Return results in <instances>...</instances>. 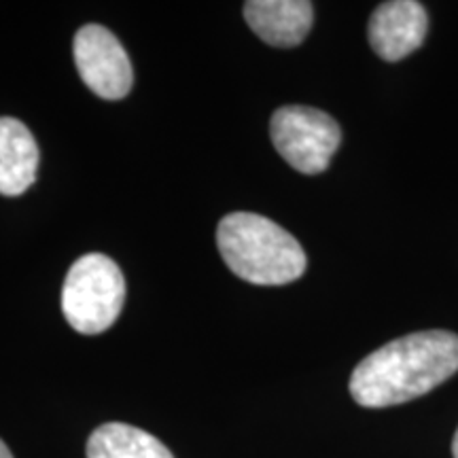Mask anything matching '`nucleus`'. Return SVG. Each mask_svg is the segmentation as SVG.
Masks as SVG:
<instances>
[{"mask_svg": "<svg viewBox=\"0 0 458 458\" xmlns=\"http://www.w3.org/2000/svg\"><path fill=\"white\" fill-rule=\"evenodd\" d=\"M458 371V335L416 331L365 357L351 376V394L363 408H391L431 393Z\"/></svg>", "mask_w": 458, "mask_h": 458, "instance_id": "1", "label": "nucleus"}, {"mask_svg": "<svg viewBox=\"0 0 458 458\" xmlns=\"http://www.w3.org/2000/svg\"><path fill=\"white\" fill-rule=\"evenodd\" d=\"M225 266L250 284L280 286L301 278L308 259L301 244L267 216L229 213L216 227Z\"/></svg>", "mask_w": 458, "mask_h": 458, "instance_id": "2", "label": "nucleus"}, {"mask_svg": "<svg viewBox=\"0 0 458 458\" xmlns=\"http://www.w3.org/2000/svg\"><path fill=\"white\" fill-rule=\"evenodd\" d=\"M125 301L123 272L111 257H79L62 286V312L68 325L83 335L105 334L122 314Z\"/></svg>", "mask_w": 458, "mask_h": 458, "instance_id": "3", "label": "nucleus"}, {"mask_svg": "<svg viewBox=\"0 0 458 458\" xmlns=\"http://www.w3.org/2000/svg\"><path fill=\"white\" fill-rule=\"evenodd\" d=\"M270 136L280 157L310 176L329 168L342 142L335 119L312 106H280L272 114Z\"/></svg>", "mask_w": 458, "mask_h": 458, "instance_id": "4", "label": "nucleus"}, {"mask_svg": "<svg viewBox=\"0 0 458 458\" xmlns=\"http://www.w3.org/2000/svg\"><path fill=\"white\" fill-rule=\"evenodd\" d=\"M74 66L83 83L105 100H122L134 85L128 51L119 38L100 24L79 28L72 43Z\"/></svg>", "mask_w": 458, "mask_h": 458, "instance_id": "5", "label": "nucleus"}, {"mask_svg": "<svg viewBox=\"0 0 458 458\" xmlns=\"http://www.w3.org/2000/svg\"><path fill=\"white\" fill-rule=\"evenodd\" d=\"M427 28L428 17L420 3L391 0L382 3L369 17V45L382 60H403L420 47L427 37Z\"/></svg>", "mask_w": 458, "mask_h": 458, "instance_id": "6", "label": "nucleus"}, {"mask_svg": "<svg viewBox=\"0 0 458 458\" xmlns=\"http://www.w3.org/2000/svg\"><path fill=\"white\" fill-rule=\"evenodd\" d=\"M242 13L250 30L272 47L300 45L314 21V7L308 0H249Z\"/></svg>", "mask_w": 458, "mask_h": 458, "instance_id": "7", "label": "nucleus"}, {"mask_svg": "<svg viewBox=\"0 0 458 458\" xmlns=\"http://www.w3.org/2000/svg\"><path fill=\"white\" fill-rule=\"evenodd\" d=\"M38 145L15 117H0V196L17 198L37 181Z\"/></svg>", "mask_w": 458, "mask_h": 458, "instance_id": "8", "label": "nucleus"}, {"mask_svg": "<svg viewBox=\"0 0 458 458\" xmlns=\"http://www.w3.org/2000/svg\"><path fill=\"white\" fill-rule=\"evenodd\" d=\"M88 458H174L151 433L125 422H106L88 439Z\"/></svg>", "mask_w": 458, "mask_h": 458, "instance_id": "9", "label": "nucleus"}, {"mask_svg": "<svg viewBox=\"0 0 458 458\" xmlns=\"http://www.w3.org/2000/svg\"><path fill=\"white\" fill-rule=\"evenodd\" d=\"M0 458H13V454H11V450L7 448V444L0 439Z\"/></svg>", "mask_w": 458, "mask_h": 458, "instance_id": "10", "label": "nucleus"}, {"mask_svg": "<svg viewBox=\"0 0 458 458\" xmlns=\"http://www.w3.org/2000/svg\"><path fill=\"white\" fill-rule=\"evenodd\" d=\"M452 456L458 458V428L454 433V439H452Z\"/></svg>", "mask_w": 458, "mask_h": 458, "instance_id": "11", "label": "nucleus"}]
</instances>
